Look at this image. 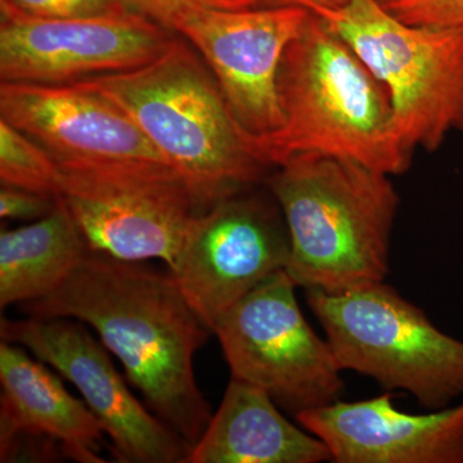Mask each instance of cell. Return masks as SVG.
I'll use <instances>...</instances> for the list:
<instances>
[{"mask_svg": "<svg viewBox=\"0 0 463 463\" xmlns=\"http://www.w3.org/2000/svg\"><path fill=\"white\" fill-rule=\"evenodd\" d=\"M240 192L191 222L173 268L183 297L210 331L225 313L289 260V237L277 201Z\"/></svg>", "mask_w": 463, "mask_h": 463, "instance_id": "9c48e42d", "label": "cell"}, {"mask_svg": "<svg viewBox=\"0 0 463 463\" xmlns=\"http://www.w3.org/2000/svg\"><path fill=\"white\" fill-rule=\"evenodd\" d=\"M388 90L405 152H434L463 133V30L410 25L379 0L318 12Z\"/></svg>", "mask_w": 463, "mask_h": 463, "instance_id": "5b68a950", "label": "cell"}, {"mask_svg": "<svg viewBox=\"0 0 463 463\" xmlns=\"http://www.w3.org/2000/svg\"><path fill=\"white\" fill-rule=\"evenodd\" d=\"M288 227L286 272L298 288L339 294L385 281L399 194L388 174L306 154L268 178Z\"/></svg>", "mask_w": 463, "mask_h": 463, "instance_id": "3957f363", "label": "cell"}, {"mask_svg": "<svg viewBox=\"0 0 463 463\" xmlns=\"http://www.w3.org/2000/svg\"><path fill=\"white\" fill-rule=\"evenodd\" d=\"M21 11L43 18H88L128 11L120 0H9Z\"/></svg>", "mask_w": 463, "mask_h": 463, "instance_id": "ffe728a7", "label": "cell"}, {"mask_svg": "<svg viewBox=\"0 0 463 463\" xmlns=\"http://www.w3.org/2000/svg\"><path fill=\"white\" fill-rule=\"evenodd\" d=\"M90 249L69 210L57 199L50 215L0 233V307L53 294L83 263Z\"/></svg>", "mask_w": 463, "mask_h": 463, "instance_id": "e0dca14e", "label": "cell"}, {"mask_svg": "<svg viewBox=\"0 0 463 463\" xmlns=\"http://www.w3.org/2000/svg\"><path fill=\"white\" fill-rule=\"evenodd\" d=\"M128 11L141 14L170 29L173 17L187 5L245 9L261 5L260 0H120ZM172 30V29H170Z\"/></svg>", "mask_w": 463, "mask_h": 463, "instance_id": "44dd1931", "label": "cell"}, {"mask_svg": "<svg viewBox=\"0 0 463 463\" xmlns=\"http://www.w3.org/2000/svg\"><path fill=\"white\" fill-rule=\"evenodd\" d=\"M0 337L25 347L79 390L111 439L118 461L185 463L190 444L134 397L109 350L83 322L62 317H2Z\"/></svg>", "mask_w": 463, "mask_h": 463, "instance_id": "7c38bea8", "label": "cell"}, {"mask_svg": "<svg viewBox=\"0 0 463 463\" xmlns=\"http://www.w3.org/2000/svg\"><path fill=\"white\" fill-rule=\"evenodd\" d=\"M2 185L57 196L60 167L42 146L0 118Z\"/></svg>", "mask_w": 463, "mask_h": 463, "instance_id": "ac0fdd59", "label": "cell"}, {"mask_svg": "<svg viewBox=\"0 0 463 463\" xmlns=\"http://www.w3.org/2000/svg\"><path fill=\"white\" fill-rule=\"evenodd\" d=\"M118 103L205 210L264 175L212 70L184 38L147 65L88 79Z\"/></svg>", "mask_w": 463, "mask_h": 463, "instance_id": "277c9868", "label": "cell"}, {"mask_svg": "<svg viewBox=\"0 0 463 463\" xmlns=\"http://www.w3.org/2000/svg\"><path fill=\"white\" fill-rule=\"evenodd\" d=\"M286 270L274 273L225 313L218 337L233 379L264 390L297 417L340 401L344 370L327 339L310 327Z\"/></svg>", "mask_w": 463, "mask_h": 463, "instance_id": "52a82bcc", "label": "cell"}, {"mask_svg": "<svg viewBox=\"0 0 463 463\" xmlns=\"http://www.w3.org/2000/svg\"><path fill=\"white\" fill-rule=\"evenodd\" d=\"M24 310L83 322L158 419L191 448L203 437L214 413L197 385L194 355L213 332L167 270L90 251L60 288Z\"/></svg>", "mask_w": 463, "mask_h": 463, "instance_id": "6da1fadb", "label": "cell"}, {"mask_svg": "<svg viewBox=\"0 0 463 463\" xmlns=\"http://www.w3.org/2000/svg\"><path fill=\"white\" fill-rule=\"evenodd\" d=\"M0 118L42 146L58 167L167 164L133 118L87 81L2 83Z\"/></svg>", "mask_w": 463, "mask_h": 463, "instance_id": "4fadbf2b", "label": "cell"}, {"mask_svg": "<svg viewBox=\"0 0 463 463\" xmlns=\"http://www.w3.org/2000/svg\"><path fill=\"white\" fill-rule=\"evenodd\" d=\"M307 294L344 371L371 377L386 392H410L431 411L463 397V341L439 330L385 281Z\"/></svg>", "mask_w": 463, "mask_h": 463, "instance_id": "8992f818", "label": "cell"}, {"mask_svg": "<svg viewBox=\"0 0 463 463\" xmlns=\"http://www.w3.org/2000/svg\"><path fill=\"white\" fill-rule=\"evenodd\" d=\"M173 30L125 11L109 16L43 18L0 0L2 83L72 84L147 65Z\"/></svg>", "mask_w": 463, "mask_h": 463, "instance_id": "30bf717a", "label": "cell"}, {"mask_svg": "<svg viewBox=\"0 0 463 463\" xmlns=\"http://www.w3.org/2000/svg\"><path fill=\"white\" fill-rule=\"evenodd\" d=\"M310 14L306 8L289 5H187L173 17L170 29L203 56L246 136L263 137L283 125L279 67Z\"/></svg>", "mask_w": 463, "mask_h": 463, "instance_id": "8fae6325", "label": "cell"}, {"mask_svg": "<svg viewBox=\"0 0 463 463\" xmlns=\"http://www.w3.org/2000/svg\"><path fill=\"white\" fill-rule=\"evenodd\" d=\"M279 94L282 127L267 136H248L265 166L317 154L355 161L390 176L410 169L413 156L395 136L388 90L313 12L283 54Z\"/></svg>", "mask_w": 463, "mask_h": 463, "instance_id": "7a4b0ae2", "label": "cell"}, {"mask_svg": "<svg viewBox=\"0 0 463 463\" xmlns=\"http://www.w3.org/2000/svg\"><path fill=\"white\" fill-rule=\"evenodd\" d=\"M57 199L90 251L173 268L201 207L187 183L163 163L60 167Z\"/></svg>", "mask_w": 463, "mask_h": 463, "instance_id": "ba28073f", "label": "cell"}, {"mask_svg": "<svg viewBox=\"0 0 463 463\" xmlns=\"http://www.w3.org/2000/svg\"><path fill=\"white\" fill-rule=\"evenodd\" d=\"M44 364L0 344V461H48L61 450L76 462H106L99 420Z\"/></svg>", "mask_w": 463, "mask_h": 463, "instance_id": "5bb4252c", "label": "cell"}, {"mask_svg": "<svg viewBox=\"0 0 463 463\" xmlns=\"http://www.w3.org/2000/svg\"><path fill=\"white\" fill-rule=\"evenodd\" d=\"M327 446L288 421L264 390L232 377L185 463H321Z\"/></svg>", "mask_w": 463, "mask_h": 463, "instance_id": "2e32d148", "label": "cell"}, {"mask_svg": "<svg viewBox=\"0 0 463 463\" xmlns=\"http://www.w3.org/2000/svg\"><path fill=\"white\" fill-rule=\"evenodd\" d=\"M392 392L306 411L295 419L336 463H463V401L429 413L403 412Z\"/></svg>", "mask_w": 463, "mask_h": 463, "instance_id": "9a60e30c", "label": "cell"}, {"mask_svg": "<svg viewBox=\"0 0 463 463\" xmlns=\"http://www.w3.org/2000/svg\"><path fill=\"white\" fill-rule=\"evenodd\" d=\"M57 205V197L2 185L0 216L8 221H41Z\"/></svg>", "mask_w": 463, "mask_h": 463, "instance_id": "7402d4cb", "label": "cell"}, {"mask_svg": "<svg viewBox=\"0 0 463 463\" xmlns=\"http://www.w3.org/2000/svg\"><path fill=\"white\" fill-rule=\"evenodd\" d=\"M261 5H269V7H301L306 8L313 14H318L327 9L339 8L346 5L349 0H260Z\"/></svg>", "mask_w": 463, "mask_h": 463, "instance_id": "603a6c76", "label": "cell"}, {"mask_svg": "<svg viewBox=\"0 0 463 463\" xmlns=\"http://www.w3.org/2000/svg\"><path fill=\"white\" fill-rule=\"evenodd\" d=\"M390 14L410 25L463 30V0H379Z\"/></svg>", "mask_w": 463, "mask_h": 463, "instance_id": "d6986e66", "label": "cell"}]
</instances>
